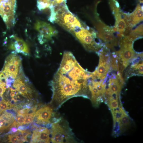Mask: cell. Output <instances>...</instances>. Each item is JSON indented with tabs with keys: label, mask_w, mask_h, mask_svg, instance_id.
<instances>
[{
	"label": "cell",
	"mask_w": 143,
	"mask_h": 143,
	"mask_svg": "<svg viewBox=\"0 0 143 143\" xmlns=\"http://www.w3.org/2000/svg\"><path fill=\"white\" fill-rule=\"evenodd\" d=\"M17 131V129L15 128H12L11 131L12 132H16Z\"/></svg>",
	"instance_id": "obj_28"
},
{
	"label": "cell",
	"mask_w": 143,
	"mask_h": 143,
	"mask_svg": "<svg viewBox=\"0 0 143 143\" xmlns=\"http://www.w3.org/2000/svg\"><path fill=\"white\" fill-rule=\"evenodd\" d=\"M97 52L99 56V64L95 71L92 73L91 77L101 81L106 78L110 72L111 59L108 50L105 47Z\"/></svg>",
	"instance_id": "obj_5"
},
{
	"label": "cell",
	"mask_w": 143,
	"mask_h": 143,
	"mask_svg": "<svg viewBox=\"0 0 143 143\" xmlns=\"http://www.w3.org/2000/svg\"><path fill=\"white\" fill-rule=\"evenodd\" d=\"M141 54H139L137 57L136 61V58L138 54L133 59L131 62L132 63L128 71V74L130 76L133 75H143V61L142 57H140L142 56V54L139 57Z\"/></svg>",
	"instance_id": "obj_14"
},
{
	"label": "cell",
	"mask_w": 143,
	"mask_h": 143,
	"mask_svg": "<svg viewBox=\"0 0 143 143\" xmlns=\"http://www.w3.org/2000/svg\"><path fill=\"white\" fill-rule=\"evenodd\" d=\"M99 37L107 43V46L112 47L117 44V41L113 33L114 32L113 28H111L101 24Z\"/></svg>",
	"instance_id": "obj_11"
},
{
	"label": "cell",
	"mask_w": 143,
	"mask_h": 143,
	"mask_svg": "<svg viewBox=\"0 0 143 143\" xmlns=\"http://www.w3.org/2000/svg\"><path fill=\"white\" fill-rule=\"evenodd\" d=\"M22 69L21 58L13 51L6 59L2 72L7 78L15 79Z\"/></svg>",
	"instance_id": "obj_6"
},
{
	"label": "cell",
	"mask_w": 143,
	"mask_h": 143,
	"mask_svg": "<svg viewBox=\"0 0 143 143\" xmlns=\"http://www.w3.org/2000/svg\"><path fill=\"white\" fill-rule=\"evenodd\" d=\"M84 48L90 51L96 52L100 50L103 46L95 40L96 34L93 31L83 27L78 28L72 32Z\"/></svg>",
	"instance_id": "obj_4"
},
{
	"label": "cell",
	"mask_w": 143,
	"mask_h": 143,
	"mask_svg": "<svg viewBox=\"0 0 143 143\" xmlns=\"http://www.w3.org/2000/svg\"><path fill=\"white\" fill-rule=\"evenodd\" d=\"M51 141L52 143H77L78 140L70 127L69 123L61 117L52 123L50 128Z\"/></svg>",
	"instance_id": "obj_2"
},
{
	"label": "cell",
	"mask_w": 143,
	"mask_h": 143,
	"mask_svg": "<svg viewBox=\"0 0 143 143\" xmlns=\"http://www.w3.org/2000/svg\"><path fill=\"white\" fill-rule=\"evenodd\" d=\"M45 127H40L33 130L32 137V143H50L51 141L50 129Z\"/></svg>",
	"instance_id": "obj_10"
},
{
	"label": "cell",
	"mask_w": 143,
	"mask_h": 143,
	"mask_svg": "<svg viewBox=\"0 0 143 143\" xmlns=\"http://www.w3.org/2000/svg\"><path fill=\"white\" fill-rule=\"evenodd\" d=\"M118 101L113 100L109 103V106L110 109L116 108L118 107Z\"/></svg>",
	"instance_id": "obj_26"
},
{
	"label": "cell",
	"mask_w": 143,
	"mask_h": 143,
	"mask_svg": "<svg viewBox=\"0 0 143 143\" xmlns=\"http://www.w3.org/2000/svg\"><path fill=\"white\" fill-rule=\"evenodd\" d=\"M11 37L14 38L15 41L10 44L9 49L14 50L16 53H20L25 56H29L30 55L29 48L24 41L15 36L12 35Z\"/></svg>",
	"instance_id": "obj_13"
},
{
	"label": "cell",
	"mask_w": 143,
	"mask_h": 143,
	"mask_svg": "<svg viewBox=\"0 0 143 143\" xmlns=\"http://www.w3.org/2000/svg\"><path fill=\"white\" fill-rule=\"evenodd\" d=\"M15 120L14 115L11 113L5 112L0 116V132L9 127Z\"/></svg>",
	"instance_id": "obj_15"
},
{
	"label": "cell",
	"mask_w": 143,
	"mask_h": 143,
	"mask_svg": "<svg viewBox=\"0 0 143 143\" xmlns=\"http://www.w3.org/2000/svg\"><path fill=\"white\" fill-rule=\"evenodd\" d=\"M6 80L3 79L0 81V95H2L6 89Z\"/></svg>",
	"instance_id": "obj_23"
},
{
	"label": "cell",
	"mask_w": 143,
	"mask_h": 143,
	"mask_svg": "<svg viewBox=\"0 0 143 143\" xmlns=\"http://www.w3.org/2000/svg\"><path fill=\"white\" fill-rule=\"evenodd\" d=\"M11 106V104L4 100L0 102V112H2L5 110L10 109Z\"/></svg>",
	"instance_id": "obj_21"
},
{
	"label": "cell",
	"mask_w": 143,
	"mask_h": 143,
	"mask_svg": "<svg viewBox=\"0 0 143 143\" xmlns=\"http://www.w3.org/2000/svg\"><path fill=\"white\" fill-rule=\"evenodd\" d=\"M35 113H31L26 114L24 117L23 124H27L32 122L35 116Z\"/></svg>",
	"instance_id": "obj_20"
},
{
	"label": "cell",
	"mask_w": 143,
	"mask_h": 143,
	"mask_svg": "<svg viewBox=\"0 0 143 143\" xmlns=\"http://www.w3.org/2000/svg\"><path fill=\"white\" fill-rule=\"evenodd\" d=\"M120 120V124L123 126H120V129L123 127L129 126L130 124V120L129 117L127 115L123 116Z\"/></svg>",
	"instance_id": "obj_18"
},
{
	"label": "cell",
	"mask_w": 143,
	"mask_h": 143,
	"mask_svg": "<svg viewBox=\"0 0 143 143\" xmlns=\"http://www.w3.org/2000/svg\"><path fill=\"white\" fill-rule=\"evenodd\" d=\"M130 33L138 37H141L143 35V25L141 24L136 29L131 31Z\"/></svg>",
	"instance_id": "obj_19"
},
{
	"label": "cell",
	"mask_w": 143,
	"mask_h": 143,
	"mask_svg": "<svg viewBox=\"0 0 143 143\" xmlns=\"http://www.w3.org/2000/svg\"><path fill=\"white\" fill-rule=\"evenodd\" d=\"M18 140V142H23L26 141L24 138L22 133L20 130H19L15 134Z\"/></svg>",
	"instance_id": "obj_24"
},
{
	"label": "cell",
	"mask_w": 143,
	"mask_h": 143,
	"mask_svg": "<svg viewBox=\"0 0 143 143\" xmlns=\"http://www.w3.org/2000/svg\"><path fill=\"white\" fill-rule=\"evenodd\" d=\"M91 73L83 69L71 52L65 51L59 67L50 82L52 92L51 106L57 110L71 98L90 99L88 83Z\"/></svg>",
	"instance_id": "obj_1"
},
{
	"label": "cell",
	"mask_w": 143,
	"mask_h": 143,
	"mask_svg": "<svg viewBox=\"0 0 143 143\" xmlns=\"http://www.w3.org/2000/svg\"><path fill=\"white\" fill-rule=\"evenodd\" d=\"M51 105H44L35 113V122L38 124L50 128L51 124L61 117Z\"/></svg>",
	"instance_id": "obj_7"
},
{
	"label": "cell",
	"mask_w": 143,
	"mask_h": 143,
	"mask_svg": "<svg viewBox=\"0 0 143 143\" xmlns=\"http://www.w3.org/2000/svg\"><path fill=\"white\" fill-rule=\"evenodd\" d=\"M114 16L116 20L114 27L119 33L123 34L127 26L125 20L122 18V14L120 13L115 14Z\"/></svg>",
	"instance_id": "obj_16"
},
{
	"label": "cell",
	"mask_w": 143,
	"mask_h": 143,
	"mask_svg": "<svg viewBox=\"0 0 143 143\" xmlns=\"http://www.w3.org/2000/svg\"><path fill=\"white\" fill-rule=\"evenodd\" d=\"M6 77L4 74L2 72H0V81H1L2 79Z\"/></svg>",
	"instance_id": "obj_27"
},
{
	"label": "cell",
	"mask_w": 143,
	"mask_h": 143,
	"mask_svg": "<svg viewBox=\"0 0 143 143\" xmlns=\"http://www.w3.org/2000/svg\"><path fill=\"white\" fill-rule=\"evenodd\" d=\"M15 79L13 86L16 90L25 97L32 93V90L26 84V83L29 81V79L25 75L22 69Z\"/></svg>",
	"instance_id": "obj_9"
},
{
	"label": "cell",
	"mask_w": 143,
	"mask_h": 143,
	"mask_svg": "<svg viewBox=\"0 0 143 143\" xmlns=\"http://www.w3.org/2000/svg\"><path fill=\"white\" fill-rule=\"evenodd\" d=\"M26 115L18 114L16 119L11 124L10 127H18L23 124L25 116Z\"/></svg>",
	"instance_id": "obj_17"
},
{
	"label": "cell",
	"mask_w": 143,
	"mask_h": 143,
	"mask_svg": "<svg viewBox=\"0 0 143 143\" xmlns=\"http://www.w3.org/2000/svg\"><path fill=\"white\" fill-rule=\"evenodd\" d=\"M8 139L10 142L13 143L18 142V140L15 135L11 134L8 136Z\"/></svg>",
	"instance_id": "obj_25"
},
{
	"label": "cell",
	"mask_w": 143,
	"mask_h": 143,
	"mask_svg": "<svg viewBox=\"0 0 143 143\" xmlns=\"http://www.w3.org/2000/svg\"><path fill=\"white\" fill-rule=\"evenodd\" d=\"M124 19L127 25L132 28L142 20L143 10L141 7L138 4L132 14H125Z\"/></svg>",
	"instance_id": "obj_12"
},
{
	"label": "cell",
	"mask_w": 143,
	"mask_h": 143,
	"mask_svg": "<svg viewBox=\"0 0 143 143\" xmlns=\"http://www.w3.org/2000/svg\"><path fill=\"white\" fill-rule=\"evenodd\" d=\"M65 1L57 6L50 21H55L60 26L72 32L78 28L82 27L80 21L68 10Z\"/></svg>",
	"instance_id": "obj_3"
},
{
	"label": "cell",
	"mask_w": 143,
	"mask_h": 143,
	"mask_svg": "<svg viewBox=\"0 0 143 143\" xmlns=\"http://www.w3.org/2000/svg\"><path fill=\"white\" fill-rule=\"evenodd\" d=\"M114 121L116 120H119L122 117L125 115H127L124 110L115 113H112Z\"/></svg>",
	"instance_id": "obj_22"
},
{
	"label": "cell",
	"mask_w": 143,
	"mask_h": 143,
	"mask_svg": "<svg viewBox=\"0 0 143 143\" xmlns=\"http://www.w3.org/2000/svg\"><path fill=\"white\" fill-rule=\"evenodd\" d=\"M34 27L39 34L38 39L41 44L51 39L57 33V30L50 25L43 21H37L35 23Z\"/></svg>",
	"instance_id": "obj_8"
}]
</instances>
